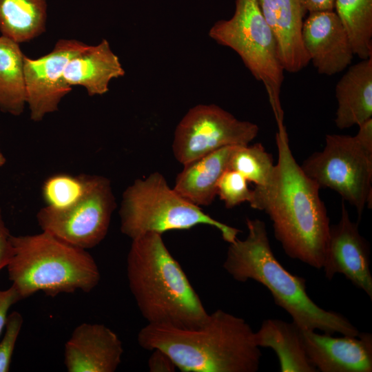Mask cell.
<instances>
[{"instance_id":"cell-1","label":"cell","mask_w":372,"mask_h":372,"mask_svg":"<svg viewBox=\"0 0 372 372\" xmlns=\"http://www.w3.org/2000/svg\"><path fill=\"white\" fill-rule=\"evenodd\" d=\"M276 143L278 162L274 184L249 205L268 215L274 237L286 255L322 269L331 225L320 196V188L296 161L285 127L278 128Z\"/></svg>"},{"instance_id":"cell-2","label":"cell","mask_w":372,"mask_h":372,"mask_svg":"<svg viewBox=\"0 0 372 372\" xmlns=\"http://www.w3.org/2000/svg\"><path fill=\"white\" fill-rule=\"evenodd\" d=\"M137 341L143 349L166 352L183 372H256L262 357L249 324L222 309L194 329L147 324Z\"/></svg>"},{"instance_id":"cell-3","label":"cell","mask_w":372,"mask_h":372,"mask_svg":"<svg viewBox=\"0 0 372 372\" xmlns=\"http://www.w3.org/2000/svg\"><path fill=\"white\" fill-rule=\"evenodd\" d=\"M127 277L147 324L194 329L207 320L209 313L162 234L149 232L132 240Z\"/></svg>"},{"instance_id":"cell-4","label":"cell","mask_w":372,"mask_h":372,"mask_svg":"<svg viewBox=\"0 0 372 372\" xmlns=\"http://www.w3.org/2000/svg\"><path fill=\"white\" fill-rule=\"evenodd\" d=\"M243 240L229 243L225 270L236 281L254 280L267 287L275 304L285 310L302 330L357 336L360 331L344 316L318 306L306 291V280L289 273L271 249L265 222L247 218Z\"/></svg>"},{"instance_id":"cell-5","label":"cell","mask_w":372,"mask_h":372,"mask_svg":"<svg viewBox=\"0 0 372 372\" xmlns=\"http://www.w3.org/2000/svg\"><path fill=\"white\" fill-rule=\"evenodd\" d=\"M11 242L13 255L6 267L21 299L39 291L52 298L79 290L89 293L99 283V267L85 249L43 231L11 235Z\"/></svg>"},{"instance_id":"cell-6","label":"cell","mask_w":372,"mask_h":372,"mask_svg":"<svg viewBox=\"0 0 372 372\" xmlns=\"http://www.w3.org/2000/svg\"><path fill=\"white\" fill-rule=\"evenodd\" d=\"M121 231L131 240L146 233L163 234L189 229L198 225L217 229L231 243L240 229L220 222L169 187L165 176L155 172L136 179L124 191L119 210Z\"/></svg>"},{"instance_id":"cell-7","label":"cell","mask_w":372,"mask_h":372,"mask_svg":"<svg viewBox=\"0 0 372 372\" xmlns=\"http://www.w3.org/2000/svg\"><path fill=\"white\" fill-rule=\"evenodd\" d=\"M208 35L218 44L234 50L252 76L263 83L277 127L285 126L280 102L285 70L274 34L258 0H236L232 17L215 22Z\"/></svg>"},{"instance_id":"cell-8","label":"cell","mask_w":372,"mask_h":372,"mask_svg":"<svg viewBox=\"0 0 372 372\" xmlns=\"http://www.w3.org/2000/svg\"><path fill=\"white\" fill-rule=\"evenodd\" d=\"M300 167L320 188H329L353 205L360 220L366 205L371 207L372 150L355 136L327 134L320 152L313 153Z\"/></svg>"},{"instance_id":"cell-9","label":"cell","mask_w":372,"mask_h":372,"mask_svg":"<svg viewBox=\"0 0 372 372\" xmlns=\"http://www.w3.org/2000/svg\"><path fill=\"white\" fill-rule=\"evenodd\" d=\"M116 207L110 180L86 175L85 191L76 203L62 209L45 206L37 214V220L42 231L87 250L105 238Z\"/></svg>"},{"instance_id":"cell-10","label":"cell","mask_w":372,"mask_h":372,"mask_svg":"<svg viewBox=\"0 0 372 372\" xmlns=\"http://www.w3.org/2000/svg\"><path fill=\"white\" fill-rule=\"evenodd\" d=\"M258 132L256 124L240 121L218 105L198 104L176 125L172 150L185 165L225 147L249 145Z\"/></svg>"},{"instance_id":"cell-11","label":"cell","mask_w":372,"mask_h":372,"mask_svg":"<svg viewBox=\"0 0 372 372\" xmlns=\"http://www.w3.org/2000/svg\"><path fill=\"white\" fill-rule=\"evenodd\" d=\"M87 45L74 39L59 40L48 54L37 59L24 57L26 103L35 121L56 111L61 99L72 90L63 73L68 61Z\"/></svg>"},{"instance_id":"cell-12","label":"cell","mask_w":372,"mask_h":372,"mask_svg":"<svg viewBox=\"0 0 372 372\" xmlns=\"http://www.w3.org/2000/svg\"><path fill=\"white\" fill-rule=\"evenodd\" d=\"M322 269L328 280H331L335 273H342L372 299L369 243L360 235L358 223L351 220L344 201L339 222L330 225Z\"/></svg>"},{"instance_id":"cell-13","label":"cell","mask_w":372,"mask_h":372,"mask_svg":"<svg viewBox=\"0 0 372 372\" xmlns=\"http://www.w3.org/2000/svg\"><path fill=\"white\" fill-rule=\"evenodd\" d=\"M301 34L309 61L319 74L332 76L351 63L354 54L349 38L333 11L309 13Z\"/></svg>"},{"instance_id":"cell-14","label":"cell","mask_w":372,"mask_h":372,"mask_svg":"<svg viewBox=\"0 0 372 372\" xmlns=\"http://www.w3.org/2000/svg\"><path fill=\"white\" fill-rule=\"evenodd\" d=\"M304 351L311 364L321 372H371L372 335L333 337L302 330Z\"/></svg>"},{"instance_id":"cell-15","label":"cell","mask_w":372,"mask_h":372,"mask_svg":"<svg viewBox=\"0 0 372 372\" xmlns=\"http://www.w3.org/2000/svg\"><path fill=\"white\" fill-rule=\"evenodd\" d=\"M123 348L118 335L103 324L82 323L73 330L64 347L68 372H114Z\"/></svg>"},{"instance_id":"cell-16","label":"cell","mask_w":372,"mask_h":372,"mask_svg":"<svg viewBox=\"0 0 372 372\" xmlns=\"http://www.w3.org/2000/svg\"><path fill=\"white\" fill-rule=\"evenodd\" d=\"M261 12L274 34L284 70L296 73L309 63L302 40L305 14L300 0H258Z\"/></svg>"},{"instance_id":"cell-17","label":"cell","mask_w":372,"mask_h":372,"mask_svg":"<svg viewBox=\"0 0 372 372\" xmlns=\"http://www.w3.org/2000/svg\"><path fill=\"white\" fill-rule=\"evenodd\" d=\"M124 75L118 56L103 39L74 56L65 66L63 78L70 87L82 86L90 96H95L107 93L110 81Z\"/></svg>"},{"instance_id":"cell-18","label":"cell","mask_w":372,"mask_h":372,"mask_svg":"<svg viewBox=\"0 0 372 372\" xmlns=\"http://www.w3.org/2000/svg\"><path fill=\"white\" fill-rule=\"evenodd\" d=\"M335 93L334 121L339 129L358 126L372 118V57L349 67L337 83Z\"/></svg>"},{"instance_id":"cell-19","label":"cell","mask_w":372,"mask_h":372,"mask_svg":"<svg viewBox=\"0 0 372 372\" xmlns=\"http://www.w3.org/2000/svg\"><path fill=\"white\" fill-rule=\"evenodd\" d=\"M237 146L220 148L183 165L174 189L195 205H211L217 196L218 180L229 169L231 155Z\"/></svg>"},{"instance_id":"cell-20","label":"cell","mask_w":372,"mask_h":372,"mask_svg":"<svg viewBox=\"0 0 372 372\" xmlns=\"http://www.w3.org/2000/svg\"><path fill=\"white\" fill-rule=\"evenodd\" d=\"M259 347L271 348L276 353L282 372H316L304 349L302 329L295 323L279 319L263 320L254 332Z\"/></svg>"},{"instance_id":"cell-21","label":"cell","mask_w":372,"mask_h":372,"mask_svg":"<svg viewBox=\"0 0 372 372\" xmlns=\"http://www.w3.org/2000/svg\"><path fill=\"white\" fill-rule=\"evenodd\" d=\"M19 44L0 37V110L14 116L21 115L27 104L25 55Z\"/></svg>"},{"instance_id":"cell-22","label":"cell","mask_w":372,"mask_h":372,"mask_svg":"<svg viewBox=\"0 0 372 372\" xmlns=\"http://www.w3.org/2000/svg\"><path fill=\"white\" fill-rule=\"evenodd\" d=\"M47 0H0V32L18 43L45 30Z\"/></svg>"},{"instance_id":"cell-23","label":"cell","mask_w":372,"mask_h":372,"mask_svg":"<svg viewBox=\"0 0 372 372\" xmlns=\"http://www.w3.org/2000/svg\"><path fill=\"white\" fill-rule=\"evenodd\" d=\"M229 169L239 172L248 182L255 184L249 203L271 188L277 173L272 155L260 143L237 146L231 155Z\"/></svg>"},{"instance_id":"cell-24","label":"cell","mask_w":372,"mask_h":372,"mask_svg":"<svg viewBox=\"0 0 372 372\" xmlns=\"http://www.w3.org/2000/svg\"><path fill=\"white\" fill-rule=\"evenodd\" d=\"M334 8L354 55L362 60L372 57V0H335Z\"/></svg>"},{"instance_id":"cell-25","label":"cell","mask_w":372,"mask_h":372,"mask_svg":"<svg viewBox=\"0 0 372 372\" xmlns=\"http://www.w3.org/2000/svg\"><path fill=\"white\" fill-rule=\"evenodd\" d=\"M86 189V175L74 176L58 174L45 180L42 195L46 206L62 209L76 203Z\"/></svg>"},{"instance_id":"cell-26","label":"cell","mask_w":372,"mask_h":372,"mask_svg":"<svg viewBox=\"0 0 372 372\" xmlns=\"http://www.w3.org/2000/svg\"><path fill=\"white\" fill-rule=\"evenodd\" d=\"M248 181L239 172L228 169L220 178L217 185V195L224 202L227 209H232L252 197V189L248 187Z\"/></svg>"},{"instance_id":"cell-27","label":"cell","mask_w":372,"mask_h":372,"mask_svg":"<svg viewBox=\"0 0 372 372\" xmlns=\"http://www.w3.org/2000/svg\"><path fill=\"white\" fill-rule=\"evenodd\" d=\"M23 318L18 311L8 314L5 333L0 342V372H8L15 344L21 331Z\"/></svg>"},{"instance_id":"cell-28","label":"cell","mask_w":372,"mask_h":372,"mask_svg":"<svg viewBox=\"0 0 372 372\" xmlns=\"http://www.w3.org/2000/svg\"><path fill=\"white\" fill-rule=\"evenodd\" d=\"M147 366L151 372H174L176 366L170 356L159 349H152Z\"/></svg>"},{"instance_id":"cell-29","label":"cell","mask_w":372,"mask_h":372,"mask_svg":"<svg viewBox=\"0 0 372 372\" xmlns=\"http://www.w3.org/2000/svg\"><path fill=\"white\" fill-rule=\"evenodd\" d=\"M13 255L11 234L3 218L0 207V270L7 267Z\"/></svg>"},{"instance_id":"cell-30","label":"cell","mask_w":372,"mask_h":372,"mask_svg":"<svg viewBox=\"0 0 372 372\" xmlns=\"http://www.w3.org/2000/svg\"><path fill=\"white\" fill-rule=\"evenodd\" d=\"M21 300V296L12 285L6 290H0V335L6 327L10 308Z\"/></svg>"},{"instance_id":"cell-31","label":"cell","mask_w":372,"mask_h":372,"mask_svg":"<svg viewBox=\"0 0 372 372\" xmlns=\"http://www.w3.org/2000/svg\"><path fill=\"white\" fill-rule=\"evenodd\" d=\"M335 0H300L301 6L306 12L333 11Z\"/></svg>"},{"instance_id":"cell-32","label":"cell","mask_w":372,"mask_h":372,"mask_svg":"<svg viewBox=\"0 0 372 372\" xmlns=\"http://www.w3.org/2000/svg\"><path fill=\"white\" fill-rule=\"evenodd\" d=\"M359 130L355 137L368 149L372 150V118L358 125Z\"/></svg>"},{"instance_id":"cell-33","label":"cell","mask_w":372,"mask_h":372,"mask_svg":"<svg viewBox=\"0 0 372 372\" xmlns=\"http://www.w3.org/2000/svg\"><path fill=\"white\" fill-rule=\"evenodd\" d=\"M6 161V158L3 154L2 153L1 150L0 149V167H2Z\"/></svg>"}]
</instances>
